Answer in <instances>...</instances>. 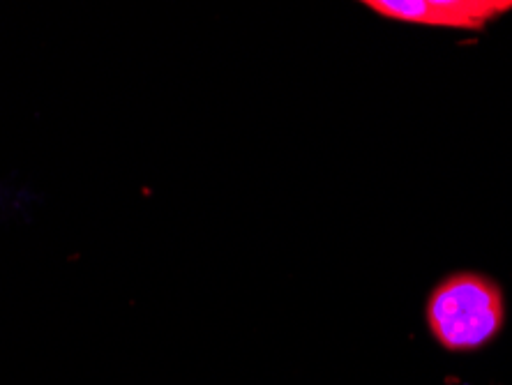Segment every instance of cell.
<instances>
[{
	"label": "cell",
	"mask_w": 512,
	"mask_h": 385,
	"mask_svg": "<svg viewBox=\"0 0 512 385\" xmlns=\"http://www.w3.org/2000/svg\"><path fill=\"white\" fill-rule=\"evenodd\" d=\"M427 326L436 344L450 353H469L487 346L506 321L499 284L478 273H455L429 293Z\"/></svg>",
	"instance_id": "6da1fadb"
},
{
	"label": "cell",
	"mask_w": 512,
	"mask_h": 385,
	"mask_svg": "<svg viewBox=\"0 0 512 385\" xmlns=\"http://www.w3.org/2000/svg\"><path fill=\"white\" fill-rule=\"evenodd\" d=\"M365 7L383 19L404 24L483 30L489 21L512 10V0H367Z\"/></svg>",
	"instance_id": "7a4b0ae2"
}]
</instances>
